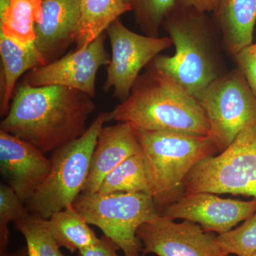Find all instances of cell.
<instances>
[{
	"label": "cell",
	"instance_id": "cell-1",
	"mask_svg": "<svg viewBox=\"0 0 256 256\" xmlns=\"http://www.w3.org/2000/svg\"><path fill=\"white\" fill-rule=\"evenodd\" d=\"M94 98L62 86L33 87L22 82L15 90L0 130L36 146L54 152L80 138L94 112Z\"/></svg>",
	"mask_w": 256,
	"mask_h": 256
},
{
	"label": "cell",
	"instance_id": "cell-2",
	"mask_svg": "<svg viewBox=\"0 0 256 256\" xmlns=\"http://www.w3.org/2000/svg\"><path fill=\"white\" fill-rule=\"evenodd\" d=\"M162 28L174 45V55L158 56L151 64L197 100L210 84L226 74L222 40L206 12L176 3Z\"/></svg>",
	"mask_w": 256,
	"mask_h": 256
},
{
	"label": "cell",
	"instance_id": "cell-3",
	"mask_svg": "<svg viewBox=\"0 0 256 256\" xmlns=\"http://www.w3.org/2000/svg\"><path fill=\"white\" fill-rule=\"evenodd\" d=\"M108 121L136 129L208 136L210 124L200 102L151 63L126 100L108 112Z\"/></svg>",
	"mask_w": 256,
	"mask_h": 256
},
{
	"label": "cell",
	"instance_id": "cell-4",
	"mask_svg": "<svg viewBox=\"0 0 256 256\" xmlns=\"http://www.w3.org/2000/svg\"><path fill=\"white\" fill-rule=\"evenodd\" d=\"M136 130L151 196L160 214L165 206L182 196L185 178L192 168L218 150L208 136Z\"/></svg>",
	"mask_w": 256,
	"mask_h": 256
},
{
	"label": "cell",
	"instance_id": "cell-5",
	"mask_svg": "<svg viewBox=\"0 0 256 256\" xmlns=\"http://www.w3.org/2000/svg\"><path fill=\"white\" fill-rule=\"evenodd\" d=\"M108 112H101L80 138L54 152L50 174L28 203L32 214L44 220L73 206L86 183L92 152Z\"/></svg>",
	"mask_w": 256,
	"mask_h": 256
},
{
	"label": "cell",
	"instance_id": "cell-6",
	"mask_svg": "<svg viewBox=\"0 0 256 256\" xmlns=\"http://www.w3.org/2000/svg\"><path fill=\"white\" fill-rule=\"evenodd\" d=\"M73 206L88 224L112 240L124 256H142L138 228L160 215L152 196L143 192L82 193Z\"/></svg>",
	"mask_w": 256,
	"mask_h": 256
},
{
	"label": "cell",
	"instance_id": "cell-7",
	"mask_svg": "<svg viewBox=\"0 0 256 256\" xmlns=\"http://www.w3.org/2000/svg\"><path fill=\"white\" fill-rule=\"evenodd\" d=\"M184 194H230L256 198V122L249 124L218 156L197 163L186 176Z\"/></svg>",
	"mask_w": 256,
	"mask_h": 256
},
{
	"label": "cell",
	"instance_id": "cell-8",
	"mask_svg": "<svg viewBox=\"0 0 256 256\" xmlns=\"http://www.w3.org/2000/svg\"><path fill=\"white\" fill-rule=\"evenodd\" d=\"M197 100L208 120V136L220 152L256 122V96L238 68L212 82Z\"/></svg>",
	"mask_w": 256,
	"mask_h": 256
},
{
	"label": "cell",
	"instance_id": "cell-9",
	"mask_svg": "<svg viewBox=\"0 0 256 256\" xmlns=\"http://www.w3.org/2000/svg\"><path fill=\"white\" fill-rule=\"evenodd\" d=\"M110 40L112 56L107 66L105 92L114 88V96L120 102L130 94L141 70L159 54L172 44L169 36L152 37L138 34L118 20L106 30Z\"/></svg>",
	"mask_w": 256,
	"mask_h": 256
},
{
	"label": "cell",
	"instance_id": "cell-10",
	"mask_svg": "<svg viewBox=\"0 0 256 256\" xmlns=\"http://www.w3.org/2000/svg\"><path fill=\"white\" fill-rule=\"evenodd\" d=\"M142 256H228L213 232L190 220L178 223L160 215L138 228Z\"/></svg>",
	"mask_w": 256,
	"mask_h": 256
},
{
	"label": "cell",
	"instance_id": "cell-11",
	"mask_svg": "<svg viewBox=\"0 0 256 256\" xmlns=\"http://www.w3.org/2000/svg\"><path fill=\"white\" fill-rule=\"evenodd\" d=\"M105 38V34H102L86 48L32 69L24 77L22 82L33 87L62 86L94 98L98 70L110 62Z\"/></svg>",
	"mask_w": 256,
	"mask_h": 256
},
{
	"label": "cell",
	"instance_id": "cell-12",
	"mask_svg": "<svg viewBox=\"0 0 256 256\" xmlns=\"http://www.w3.org/2000/svg\"><path fill=\"white\" fill-rule=\"evenodd\" d=\"M256 212V198L252 201L223 198L215 194H184L164 207L160 215L173 220H190L206 232L222 234L233 229Z\"/></svg>",
	"mask_w": 256,
	"mask_h": 256
},
{
	"label": "cell",
	"instance_id": "cell-13",
	"mask_svg": "<svg viewBox=\"0 0 256 256\" xmlns=\"http://www.w3.org/2000/svg\"><path fill=\"white\" fill-rule=\"evenodd\" d=\"M52 161L32 144L0 130V171L9 186L28 204L46 180Z\"/></svg>",
	"mask_w": 256,
	"mask_h": 256
},
{
	"label": "cell",
	"instance_id": "cell-14",
	"mask_svg": "<svg viewBox=\"0 0 256 256\" xmlns=\"http://www.w3.org/2000/svg\"><path fill=\"white\" fill-rule=\"evenodd\" d=\"M82 0H44L35 25V46L44 64L58 60L69 44L80 18Z\"/></svg>",
	"mask_w": 256,
	"mask_h": 256
},
{
	"label": "cell",
	"instance_id": "cell-15",
	"mask_svg": "<svg viewBox=\"0 0 256 256\" xmlns=\"http://www.w3.org/2000/svg\"><path fill=\"white\" fill-rule=\"evenodd\" d=\"M142 151L136 128L128 122L102 127L82 194L96 193L104 178L128 158Z\"/></svg>",
	"mask_w": 256,
	"mask_h": 256
},
{
	"label": "cell",
	"instance_id": "cell-16",
	"mask_svg": "<svg viewBox=\"0 0 256 256\" xmlns=\"http://www.w3.org/2000/svg\"><path fill=\"white\" fill-rule=\"evenodd\" d=\"M226 50L232 56L252 45L256 0H220L213 12Z\"/></svg>",
	"mask_w": 256,
	"mask_h": 256
},
{
	"label": "cell",
	"instance_id": "cell-17",
	"mask_svg": "<svg viewBox=\"0 0 256 256\" xmlns=\"http://www.w3.org/2000/svg\"><path fill=\"white\" fill-rule=\"evenodd\" d=\"M0 55L2 64L0 114L6 116L14 95L16 82L25 72L44 65L34 44L23 46L0 33Z\"/></svg>",
	"mask_w": 256,
	"mask_h": 256
},
{
	"label": "cell",
	"instance_id": "cell-18",
	"mask_svg": "<svg viewBox=\"0 0 256 256\" xmlns=\"http://www.w3.org/2000/svg\"><path fill=\"white\" fill-rule=\"evenodd\" d=\"M130 11L124 0H82L80 21L73 38L76 50L86 48L120 16Z\"/></svg>",
	"mask_w": 256,
	"mask_h": 256
},
{
	"label": "cell",
	"instance_id": "cell-19",
	"mask_svg": "<svg viewBox=\"0 0 256 256\" xmlns=\"http://www.w3.org/2000/svg\"><path fill=\"white\" fill-rule=\"evenodd\" d=\"M46 220L58 246L70 252H80L100 242L90 224L73 206L55 212Z\"/></svg>",
	"mask_w": 256,
	"mask_h": 256
},
{
	"label": "cell",
	"instance_id": "cell-20",
	"mask_svg": "<svg viewBox=\"0 0 256 256\" xmlns=\"http://www.w3.org/2000/svg\"><path fill=\"white\" fill-rule=\"evenodd\" d=\"M44 0H11L8 11L0 16V33L18 44L28 46L36 40L35 25Z\"/></svg>",
	"mask_w": 256,
	"mask_h": 256
},
{
	"label": "cell",
	"instance_id": "cell-21",
	"mask_svg": "<svg viewBox=\"0 0 256 256\" xmlns=\"http://www.w3.org/2000/svg\"><path fill=\"white\" fill-rule=\"evenodd\" d=\"M99 193H137L151 195L142 151L116 166L102 180Z\"/></svg>",
	"mask_w": 256,
	"mask_h": 256
},
{
	"label": "cell",
	"instance_id": "cell-22",
	"mask_svg": "<svg viewBox=\"0 0 256 256\" xmlns=\"http://www.w3.org/2000/svg\"><path fill=\"white\" fill-rule=\"evenodd\" d=\"M14 224L15 228L24 237L28 256H65L56 242L46 220L30 214Z\"/></svg>",
	"mask_w": 256,
	"mask_h": 256
},
{
	"label": "cell",
	"instance_id": "cell-23",
	"mask_svg": "<svg viewBox=\"0 0 256 256\" xmlns=\"http://www.w3.org/2000/svg\"><path fill=\"white\" fill-rule=\"evenodd\" d=\"M130 5L134 20L146 36L159 37L164 18L174 8L176 0H124Z\"/></svg>",
	"mask_w": 256,
	"mask_h": 256
},
{
	"label": "cell",
	"instance_id": "cell-24",
	"mask_svg": "<svg viewBox=\"0 0 256 256\" xmlns=\"http://www.w3.org/2000/svg\"><path fill=\"white\" fill-rule=\"evenodd\" d=\"M227 255L252 256L256 254V212L236 228L217 236Z\"/></svg>",
	"mask_w": 256,
	"mask_h": 256
},
{
	"label": "cell",
	"instance_id": "cell-25",
	"mask_svg": "<svg viewBox=\"0 0 256 256\" xmlns=\"http://www.w3.org/2000/svg\"><path fill=\"white\" fill-rule=\"evenodd\" d=\"M14 190L9 185L0 184V252L8 250L10 222H16L30 215Z\"/></svg>",
	"mask_w": 256,
	"mask_h": 256
},
{
	"label": "cell",
	"instance_id": "cell-26",
	"mask_svg": "<svg viewBox=\"0 0 256 256\" xmlns=\"http://www.w3.org/2000/svg\"><path fill=\"white\" fill-rule=\"evenodd\" d=\"M234 57L238 68L244 74L249 86L256 96V56L247 47Z\"/></svg>",
	"mask_w": 256,
	"mask_h": 256
},
{
	"label": "cell",
	"instance_id": "cell-27",
	"mask_svg": "<svg viewBox=\"0 0 256 256\" xmlns=\"http://www.w3.org/2000/svg\"><path fill=\"white\" fill-rule=\"evenodd\" d=\"M119 248L110 238L102 236L100 242L78 252V256H119L117 250Z\"/></svg>",
	"mask_w": 256,
	"mask_h": 256
},
{
	"label": "cell",
	"instance_id": "cell-28",
	"mask_svg": "<svg viewBox=\"0 0 256 256\" xmlns=\"http://www.w3.org/2000/svg\"><path fill=\"white\" fill-rule=\"evenodd\" d=\"M220 0H176L178 4L203 12H213Z\"/></svg>",
	"mask_w": 256,
	"mask_h": 256
},
{
	"label": "cell",
	"instance_id": "cell-29",
	"mask_svg": "<svg viewBox=\"0 0 256 256\" xmlns=\"http://www.w3.org/2000/svg\"><path fill=\"white\" fill-rule=\"evenodd\" d=\"M0 256H28L26 246L22 247L14 252H9L8 250L0 252Z\"/></svg>",
	"mask_w": 256,
	"mask_h": 256
},
{
	"label": "cell",
	"instance_id": "cell-30",
	"mask_svg": "<svg viewBox=\"0 0 256 256\" xmlns=\"http://www.w3.org/2000/svg\"><path fill=\"white\" fill-rule=\"evenodd\" d=\"M249 50H252V53L254 54L256 56V44L250 45V46H248Z\"/></svg>",
	"mask_w": 256,
	"mask_h": 256
},
{
	"label": "cell",
	"instance_id": "cell-31",
	"mask_svg": "<svg viewBox=\"0 0 256 256\" xmlns=\"http://www.w3.org/2000/svg\"><path fill=\"white\" fill-rule=\"evenodd\" d=\"M252 256H256V254H254V255H252Z\"/></svg>",
	"mask_w": 256,
	"mask_h": 256
},
{
	"label": "cell",
	"instance_id": "cell-32",
	"mask_svg": "<svg viewBox=\"0 0 256 256\" xmlns=\"http://www.w3.org/2000/svg\"></svg>",
	"mask_w": 256,
	"mask_h": 256
}]
</instances>
